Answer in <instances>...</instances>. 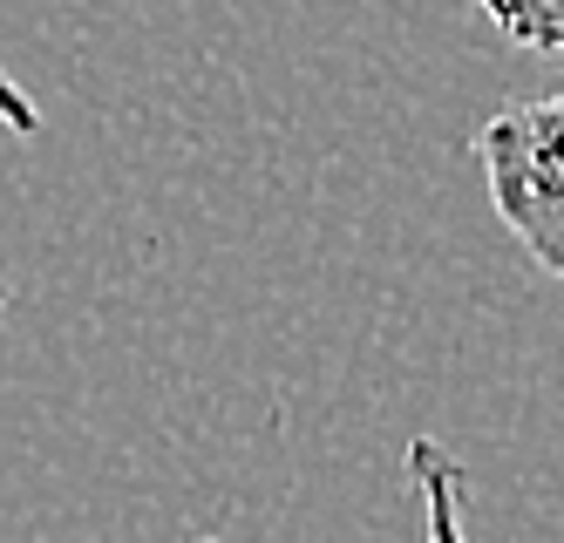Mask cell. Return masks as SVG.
<instances>
[{"instance_id":"obj_1","label":"cell","mask_w":564,"mask_h":543,"mask_svg":"<svg viewBox=\"0 0 564 543\" xmlns=\"http://www.w3.org/2000/svg\"><path fill=\"white\" fill-rule=\"evenodd\" d=\"M476 163L510 238L551 279H564V89L503 102L476 130Z\"/></svg>"},{"instance_id":"obj_2","label":"cell","mask_w":564,"mask_h":543,"mask_svg":"<svg viewBox=\"0 0 564 543\" xmlns=\"http://www.w3.org/2000/svg\"><path fill=\"white\" fill-rule=\"evenodd\" d=\"M409 476L422 489V536L429 543H469L463 536V489H469V476H463L456 455L442 442H429V435H415L409 442Z\"/></svg>"},{"instance_id":"obj_3","label":"cell","mask_w":564,"mask_h":543,"mask_svg":"<svg viewBox=\"0 0 564 543\" xmlns=\"http://www.w3.org/2000/svg\"><path fill=\"white\" fill-rule=\"evenodd\" d=\"M503 41L531 55H564V0H476Z\"/></svg>"},{"instance_id":"obj_4","label":"cell","mask_w":564,"mask_h":543,"mask_svg":"<svg viewBox=\"0 0 564 543\" xmlns=\"http://www.w3.org/2000/svg\"><path fill=\"white\" fill-rule=\"evenodd\" d=\"M0 122H8L14 137H34V130H42V109H34V96L21 89L8 68H0Z\"/></svg>"},{"instance_id":"obj_5","label":"cell","mask_w":564,"mask_h":543,"mask_svg":"<svg viewBox=\"0 0 564 543\" xmlns=\"http://www.w3.org/2000/svg\"><path fill=\"white\" fill-rule=\"evenodd\" d=\"M8 306H14V300H8V285H0V319H8Z\"/></svg>"},{"instance_id":"obj_6","label":"cell","mask_w":564,"mask_h":543,"mask_svg":"<svg viewBox=\"0 0 564 543\" xmlns=\"http://www.w3.org/2000/svg\"><path fill=\"white\" fill-rule=\"evenodd\" d=\"M205 543H212V536H205Z\"/></svg>"}]
</instances>
